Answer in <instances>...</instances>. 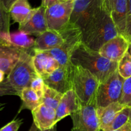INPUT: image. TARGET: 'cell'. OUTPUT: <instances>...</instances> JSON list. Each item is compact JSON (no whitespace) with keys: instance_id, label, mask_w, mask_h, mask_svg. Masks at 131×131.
<instances>
[{"instance_id":"8992f818","label":"cell","mask_w":131,"mask_h":131,"mask_svg":"<svg viewBox=\"0 0 131 131\" xmlns=\"http://www.w3.org/2000/svg\"><path fill=\"white\" fill-rule=\"evenodd\" d=\"M124 80L116 69L107 79L100 83L95 96L97 113L111 104L120 101Z\"/></svg>"},{"instance_id":"d4e9b609","label":"cell","mask_w":131,"mask_h":131,"mask_svg":"<svg viewBox=\"0 0 131 131\" xmlns=\"http://www.w3.org/2000/svg\"><path fill=\"white\" fill-rule=\"evenodd\" d=\"M117 71L124 79L131 77V56L128 51L118 62Z\"/></svg>"},{"instance_id":"484cf974","label":"cell","mask_w":131,"mask_h":131,"mask_svg":"<svg viewBox=\"0 0 131 131\" xmlns=\"http://www.w3.org/2000/svg\"><path fill=\"white\" fill-rule=\"evenodd\" d=\"M119 102L125 107L131 108V77L124 80L121 98Z\"/></svg>"},{"instance_id":"74e56055","label":"cell","mask_w":131,"mask_h":131,"mask_svg":"<svg viewBox=\"0 0 131 131\" xmlns=\"http://www.w3.org/2000/svg\"><path fill=\"white\" fill-rule=\"evenodd\" d=\"M38 131H56V125L54 126L52 128H49V129L45 130H38Z\"/></svg>"},{"instance_id":"8d00e7d4","label":"cell","mask_w":131,"mask_h":131,"mask_svg":"<svg viewBox=\"0 0 131 131\" xmlns=\"http://www.w3.org/2000/svg\"><path fill=\"white\" fill-rule=\"evenodd\" d=\"M38 128L37 127V126L35 125L34 123H33L32 125L31 126L30 128H29V131H38Z\"/></svg>"},{"instance_id":"f546056e","label":"cell","mask_w":131,"mask_h":131,"mask_svg":"<svg viewBox=\"0 0 131 131\" xmlns=\"http://www.w3.org/2000/svg\"><path fill=\"white\" fill-rule=\"evenodd\" d=\"M23 120L20 118L14 119L8 123L0 128V131H18L20 125L23 124Z\"/></svg>"},{"instance_id":"60d3db41","label":"cell","mask_w":131,"mask_h":131,"mask_svg":"<svg viewBox=\"0 0 131 131\" xmlns=\"http://www.w3.org/2000/svg\"><path fill=\"white\" fill-rule=\"evenodd\" d=\"M129 121L131 123V108L130 110V113H129Z\"/></svg>"},{"instance_id":"44dd1931","label":"cell","mask_w":131,"mask_h":131,"mask_svg":"<svg viewBox=\"0 0 131 131\" xmlns=\"http://www.w3.org/2000/svg\"><path fill=\"white\" fill-rule=\"evenodd\" d=\"M32 8L28 0H17L10 8V17L14 22L23 24L31 12Z\"/></svg>"},{"instance_id":"7bdbcfd3","label":"cell","mask_w":131,"mask_h":131,"mask_svg":"<svg viewBox=\"0 0 131 131\" xmlns=\"http://www.w3.org/2000/svg\"><path fill=\"white\" fill-rule=\"evenodd\" d=\"M130 42H131V41H130Z\"/></svg>"},{"instance_id":"d6a6232c","label":"cell","mask_w":131,"mask_h":131,"mask_svg":"<svg viewBox=\"0 0 131 131\" xmlns=\"http://www.w3.org/2000/svg\"><path fill=\"white\" fill-rule=\"evenodd\" d=\"M17 0H0V5L8 12L10 11L12 6Z\"/></svg>"},{"instance_id":"5bb4252c","label":"cell","mask_w":131,"mask_h":131,"mask_svg":"<svg viewBox=\"0 0 131 131\" xmlns=\"http://www.w3.org/2000/svg\"><path fill=\"white\" fill-rule=\"evenodd\" d=\"M33 123L38 130H45L56 125V110L41 104L31 112Z\"/></svg>"},{"instance_id":"6da1fadb","label":"cell","mask_w":131,"mask_h":131,"mask_svg":"<svg viewBox=\"0 0 131 131\" xmlns=\"http://www.w3.org/2000/svg\"><path fill=\"white\" fill-rule=\"evenodd\" d=\"M70 60L73 65L80 66L90 71L100 83L107 79L118 67V62L104 57L99 51L88 48L82 41L74 48Z\"/></svg>"},{"instance_id":"603a6c76","label":"cell","mask_w":131,"mask_h":131,"mask_svg":"<svg viewBox=\"0 0 131 131\" xmlns=\"http://www.w3.org/2000/svg\"><path fill=\"white\" fill-rule=\"evenodd\" d=\"M63 94L45 85L43 95L41 100V104L52 107L56 110L62 98Z\"/></svg>"},{"instance_id":"9c48e42d","label":"cell","mask_w":131,"mask_h":131,"mask_svg":"<svg viewBox=\"0 0 131 131\" xmlns=\"http://www.w3.org/2000/svg\"><path fill=\"white\" fill-rule=\"evenodd\" d=\"M74 1L62 0L50 7L46 8V18L48 28L60 31L70 23Z\"/></svg>"},{"instance_id":"30bf717a","label":"cell","mask_w":131,"mask_h":131,"mask_svg":"<svg viewBox=\"0 0 131 131\" xmlns=\"http://www.w3.org/2000/svg\"><path fill=\"white\" fill-rule=\"evenodd\" d=\"M130 42L121 34L106 42L99 52L104 57L113 62H118L124 55L127 52Z\"/></svg>"},{"instance_id":"277c9868","label":"cell","mask_w":131,"mask_h":131,"mask_svg":"<svg viewBox=\"0 0 131 131\" xmlns=\"http://www.w3.org/2000/svg\"><path fill=\"white\" fill-rule=\"evenodd\" d=\"M31 52L23 50L19 60L6 77L8 81L20 96L22 90L30 87L33 80L38 76L35 69Z\"/></svg>"},{"instance_id":"b9f144b4","label":"cell","mask_w":131,"mask_h":131,"mask_svg":"<svg viewBox=\"0 0 131 131\" xmlns=\"http://www.w3.org/2000/svg\"><path fill=\"white\" fill-rule=\"evenodd\" d=\"M72 1H76V0H72Z\"/></svg>"},{"instance_id":"7402d4cb","label":"cell","mask_w":131,"mask_h":131,"mask_svg":"<svg viewBox=\"0 0 131 131\" xmlns=\"http://www.w3.org/2000/svg\"><path fill=\"white\" fill-rule=\"evenodd\" d=\"M19 97L22 100V104L18 111V114L24 109H28L32 112L41 104L40 98L31 87L23 89Z\"/></svg>"},{"instance_id":"d6986e66","label":"cell","mask_w":131,"mask_h":131,"mask_svg":"<svg viewBox=\"0 0 131 131\" xmlns=\"http://www.w3.org/2000/svg\"><path fill=\"white\" fill-rule=\"evenodd\" d=\"M111 16L119 34L124 36L127 18V0H117L111 13Z\"/></svg>"},{"instance_id":"ba28073f","label":"cell","mask_w":131,"mask_h":131,"mask_svg":"<svg viewBox=\"0 0 131 131\" xmlns=\"http://www.w3.org/2000/svg\"><path fill=\"white\" fill-rule=\"evenodd\" d=\"M70 116L73 122L71 131H101L96 102L81 104L79 109Z\"/></svg>"},{"instance_id":"1f68e13d","label":"cell","mask_w":131,"mask_h":131,"mask_svg":"<svg viewBox=\"0 0 131 131\" xmlns=\"http://www.w3.org/2000/svg\"><path fill=\"white\" fill-rule=\"evenodd\" d=\"M102 1H103V4L105 8L111 14L114 5L117 0H102Z\"/></svg>"},{"instance_id":"9a60e30c","label":"cell","mask_w":131,"mask_h":131,"mask_svg":"<svg viewBox=\"0 0 131 131\" xmlns=\"http://www.w3.org/2000/svg\"><path fill=\"white\" fill-rule=\"evenodd\" d=\"M23 50L0 41V71L8 75L19 60Z\"/></svg>"},{"instance_id":"8fae6325","label":"cell","mask_w":131,"mask_h":131,"mask_svg":"<svg viewBox=\"0 0 131 131\" xmlns=\"http://www.w3.org/2000/svg\"><path fill=\"white\" fill-rule=\"evenodd\" d=\"M71 65L68 67H59L43 79L45 84L62 94L72 89Z\"/></svg>"},{"instance_id":"f35d334b","label":"cell","mask_w":131,"mask_h":131,"mask_svg":"<svg viewBox=\"0 0 131 131\" xmlns=\"http://www.w3.org/2000/svg\"><path fill=\"white\" fill-rule=\"evenodd\" d=\"M6 104H3V103H0V111L3 110V109L5 108V106Z\"/></svg>"},{"instance_id":"d590c367","label":"cell","mask_w":131,"mask_h":131,"mask_svg":"<svg viewBox=\"0 0 131 131\" xmlns=\"http://www.w3.org/2000/svg\"><path fill=\"white\" fill-rule=\"evenodd\" d=\"M5 73H4L2 71H0V83H1L2 82H3L4 80L5 79Z\"/></svg>"},{"instance_id":"e575fe53","label":"cell","mask_w":131,"mask_h":131,"mask_svg":"<svg viewBox=\"0 0 131 131\" xmlns=\"http://www.w3.org/2000/svg\"><path fill=\"white\" fill-rule=\"evenodd\" d=\"M113 131H131V123L128 121L124 125Z\"/></svg>"},{"instance_id":"ac0fdd59","label":"cell","mask_w":131,"mask_h":131,"mask_svg":"<svg viewBox=\"0 0 131 131\" xmlns=\"http://www.w3.org/2000/svg\"><path fill=\"white\" fill-rule=\"evenodd\" d=\"M35 39L23 31L6 33L0 37V41L19 48L25 51L33 53Z\"/></svg>"},{"instance_id":"2e32d148","label":"cell","mask_w":131,"mask_h":131,"mask_svg":"<svg viewBox=\"0 0 131 131\" xmlns=\"http://www.w3.org/2000/svg\"><path fill=\"white\" fill-rule=\"evenodd\" d=\"M81 105L75 92L70 89L63 94L62 98L56 109V122L60 121L63 118L71 115L79 109Z\"/></svg>"},{"instance_id":"836d02e7","label":"cell","mask_w":131,"mask_h":131,"mask_svg":"<svg viewBox=\"0 0 131 131\" xmlns=\"http://www.w3.org/2000/svg\"><path fill=\"white\" fill-rule=\"evenodd\" d=\"M61 1L62 0H42L41 6L47 8L50 7V6H52V5H55V4L58 3H60Z\"/></svg>"},{"instance_id":"7c38bea8","label":"cell","mask_w":131,"mask_h":131,"mask_svg":"<svg viewBox=\"0 0 131 131\" xmlns=\"http://www.w3.org/2000/svg\"><path fill=\"white\" fill-rule=\"evenodd\" d=\"M47 29L48 26L46 18V8L41 5L36 8L35 11L29 20L19 26V30L36 37Z\"/></svg>"},{"instance_id":"4fadbf2b","label":"cell","mask_w":131,"mask_h":131,"mask_svg":"<svg viewBox=\"0 0 131 131\" xmlns=\"http://www.w3.org/2000/svg\"><path fill=\"white\" fill-rule=\"evenodd\" d=\"M33 62L37 74L44 79L60 67L56 59L45 51L33 50Z\"/></svg>"},{"instance_id":"5b68a950","label":"cell","mask_w":131,"mask_h":131,"mask_svg":"<svg viewBox=\"0 0 131 131\" xmlns=\"http://www.w3.org/2000/svg\"><path fill=\"white\" fill-rule=\"evenodd\" d=\"M58 32L63 39V44L59 47L45 50V51L56 59L60 66H70L72 64L70 60V54L74 48L82 41V32L80 28L71 23H68Z\"/></svg>"},{"instance_id":"52a82bcc","label":"cell","mask_w":131,"mask_h":131,"mask_svg":"<svg viewBox=\"0 0 131 131\" xmlns=\"http://www.w3.org/2000/svg\"><path fill=\"white\" fill-rule=\"evenodd\" d=\"M104 6L102 0H76L74 1L70 23L83 30Z\"/></svg>"},{"instance_id":"e0dca14e","label":"cell","mask_w":131,"mask_h":131,"mask_svg":"<svg viewBox=\"0 0 131 131\" xmlns=\"http://www.w3.org/2000/svg\"><path fill=\"white\" fill-rule=\"evenodd\" d=\"M63 42V39L60 32L48 28L36 37L33 50H51L61 46Z\"/></svg>"},{"instance_id":"3957f363","label":"cell","mask_w":131,"mask_h":131,"mask_svg":"<svg viewBox=\"0 0 131 131\" xmlns=\"http://www.w3.org/2000/svg\"><path fill=\"white\" fill-rule=\"evenodd\" d=\"M72 89L83 105H88L95 101V96L100 82L90 71L80 66L70 67Z\"/></svg>"},{"instance_id":"83f0119b","label":"cell","mask_w":131,"mask_h":131,"mask_svg":"<svg viewBox=\"0 0 131 131\" xmlns=\"http://www.w3.org/2000/svg\"><path fill=\"white\" fill-rule=\"evenodd\" d=\"M44 80L40 76H37L31 82L30 87L37 92L38 96L40 98V101L42 100L43 95V91H44L45 87Z\"/></svg>"},{"instance_id":"ab89813d","label":"cell","mask_w":131,"mask_h":131,"mask_svg":"<svg viewBox=\"0 0 131 131\" xmlns=\"http://www.w3.org/2000/svg\"><path fill=\"white\" fill-rule=\"evenodd\" d=\"M127 51L129 53V54H130L131 56V42H130V45H129V49H128Z\"/></svg>"},{"instance_id":"cb8c5ba5","label":"cell","mask_w":131,"mask_h":131,"mask_svg":"<svg viewBox=\"0 0 131 131\" xmlns=\"http://www.w3.org/2000/svg\"><path fill=\"white\" fill-rule=\"evenodd\" d=\"M130 110V107H124L118 113L112 123L104 131H113L127 123L129 121Z\"/></svg>"},{"instance_id":"f1b7e54d","label":"cell","mask_w":131,"mask_h":131,"mask_svg":"<svg viewBox=\"0 0 131 131\" xmlns=\"http://www.w3.org/2000/svg\"><path fill=\"white\" fill-rule=\"evenodd\" d=\"M6 95H15L19 96L17 91L10 84L6 77L3 82L0 83V96Z\"/></svg>"},{"instance_id":"ffe728a7","label":"cell","mask_w":131,"mask_h":131,"mask_svg":"<svg viewBox=\"0 0 131 131\" xmlns=\"http://www.w3.org/2000/svg\"><path fill=\"white\" fill-rule=\"evenodd\" d=\"M124 105L120 102H114L106 107L101 111L98 112L101 131H104L112 123L118 113L124 109Z\"/></svg>"},{"instance_id":"4dcf8cb0","label":"cell","mask_w":131,"mask_h":131,"mask_svg":"<svg viewBox=\"0 0 131 131\" xmlns=\"http://www.w3.org/2000/svg\"><path fill=\"white\" fill-rule=\"evenodd\" d=\"M124 37L130 42L131 41V0H127V18Z\"/></svg>"},{"instance_id":"4316f807","label":"cell","mask_w":131,"mask_h":131,"mask_svg":"<svg viewBox=\"0 0 131 131\" xmlns=\"http://www.w3.org/2000/svg\"><path fill=\"white\" fill-rule=\"evenodd\" d=\"M10 14L0 5V37L10 33Z\"/></svg>"},{"instance_id":"7a4b0ae2","label":"cell","mask_w":131,"mask_h":131,"mask_svg":"<svg viewBox=\"0 0 131 131\" xmlns=\"http://www.w3.org/2000/svg\"><path fill=\"white\" fill-rule=\"evenodd\" d=\"M81 32L82 42L97 51L109 40L119 34L111 14L104 6Z\"/></svg>"}]
</instances>
